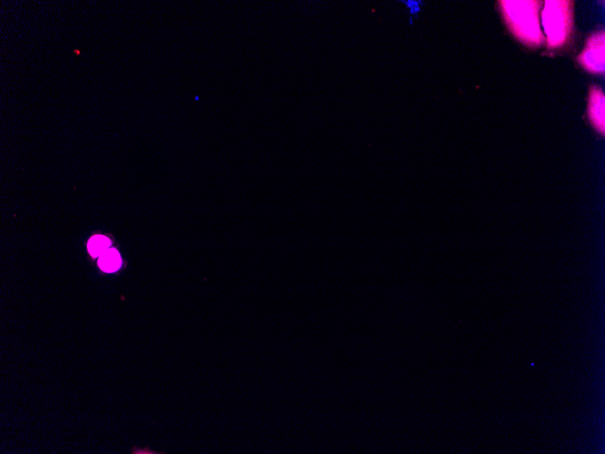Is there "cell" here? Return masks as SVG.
I'll use <instances>...</instances> for the list:
<instances>
[{
	"label": "cell",
	"instance_id": "1",
	"mask_svg": "<svg viewBox=\"0 0 605 454\" xmlns=\"http://www.w3.org/2000/svg\"><path fill=\"white\" fill-rule=\"evenodd\" d=\"M502 15L512 34L529 47H539L545 40L540 27L539 1H500Z\"/></svg>",
	"mask_w": 605,
	"mask_h": 454
},
{
	"label": "cell",
	"instance_id": "2",
	"mask_svg": "<svg viewBox=\"0 0 605 454\" xmlns=\"http://www.w3.org/2000/svg\"><path fill=\"white\" fill-rule=\"evenodd\" d=\"M574 2L550 0L545 2L541 12L542 25L548 48L564 46L570 38L572 28Z\"/></svg>",
	"mask_w": 605,
	"mask_h": 454
},
{
	"label": "cell",
	"instance_id": "3",
	"mask_svg": "<svg viewBox=\"0 0 605 454\" xmlns=\"http://www.w3.org/2000/svg\"><path fill=\"white\" fill-rule=\"evenodd\" d=\"M605 33L604 31L592 35L588 38L584 51L578 57V62L590 73L604 74Z\"/></svg>",
	"mask_w": 605,
	"mask_h": 454
},
{
	"label": "cell",
	"instance_id": "4",
	"mask_svg": "<svg viewBox=\"0 0 605 454\" xmlns=\"http://www.w3.org/2000/svg\"><path fill=\"white\" fill-rule=\"evenodd\" d=\"M605 96L601 90L597 86H592L589 93L588 115L594 127L604 133V105Z\"/></svg>",
	"mask_w": 605,
	"mask_h": 454
},
{
	"label": "cell",
	"instance_id": "5",
	"mask_svg": "<svg viewBox=\"0 0 605 454\" xmlns=\"http://www.w3.org/2000/svg\"><path fill=\"white\" fill-rule=\"evenodd\" d=\"M99 266L105 272H114L120 268L122 260L120 254L115 250H107L99 257Z\"/></svg>",
	"mask_w": 605,
	"mask_h": 454
},
{
	"label": "cell",
	"instance_id": "6",
	"mask_svg": "<svg viewBox=\"0 0 605 454\" xmlns=\"http://www.w3.org/2000/svg\"><path fill=\"white\" fill-rule=\"evenodd\" d=\"M110 244V240H109L108 238L102 236V235H96V236L93 237L89 240V252L93 257H100L108 250Z\"/></svg>",
	"mask_w": 605,
	"mask_h": 454
},
{
	"label": "cell",
	"instance_id": "7",
	"mask_svg": "<svg viewBox=\"0 0 605 454\" xmlns=\"http://www.w3.org/2000/svg\"><path fill=\"white\" fill-rule=\"evenodd\" d=\"M405 4L411 9V14L417 13L420 11V2L417 1H405Z\"/></svg>",
	"mask_w": 605,
	"mask_h": 454
}]
</instances>
